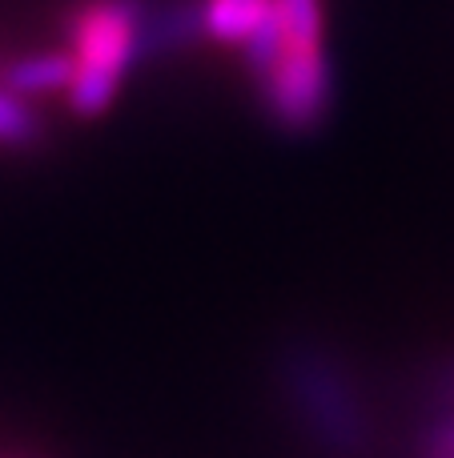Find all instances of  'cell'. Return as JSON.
Instances as JSON below:
<instances>
[{"label":"cell","mask_w":454,"mask_h":458,"mask_svg":"<svg viewBox=\"0 0 454 458\" xmlns=\"http://www.w3.org/2000/svg\"><path fill=\"white\" fill-rule=\"evenodd\" d=\"M270 117L310 129L330 109V64L322 53V0H273L265 24L241 45Z\"/></svg>","instance_id":"cell-1"},{"label":"cell","mask_w":454,"mask_h":458,"mask_svg":"<svg viewBox=\"0 0 454 458\" xmlns=\"http://www.w3.org/2000/svg\"><path fill=\"white\" fill-rule=\"evenodd\" d=\"M141 40V8L133 0H85L69 21V109L77 117L105 113L117 97L121 77L137 56Z\"/></svg>","instance_id":"cell-2"},{"label":"cell","mask_w":454,"mask_h":458,"mask_svg":"<svg viewBox=\"0 0 454 458\" xmlns=\"http://www.w3.org/2000/svg\"><path fill=\"white\" fill-rule=\"evenodd\" d=\"M273 0H206L201 4V29L222 45H246L265 24Z\"/></svg>","instance_id":"cell-3"},{"label":"cell","mask_w":454,"mask_h":458,"mask_svg":"<svg viewBox=\"0 0 454 458\" xmlns=\"http://www.w3.org/2000/svg\"><path fill=\"white\" fill-rule=\"evenodd\" d=\"M72 81V56L69 53H37L16 61L4 72V89L21 97H45L53 89H69Z\"/></svg>","instance_id":"cell-4"},{"label":"cell","mask_w":454,"mask_h":458,"mask_svg":"<svg viewBox=\"0 0 454 458\" xmlns=\"http://www.w3.org/2000/svg\"><path fill=\"white\" fill-rule=\"evenodd\" d=\"M37 133H40V125H37L32 105L21 93H13V89H0V145L4 149H21Z\"/></svg>","instance_id":"cell-5"}]
</instances>
